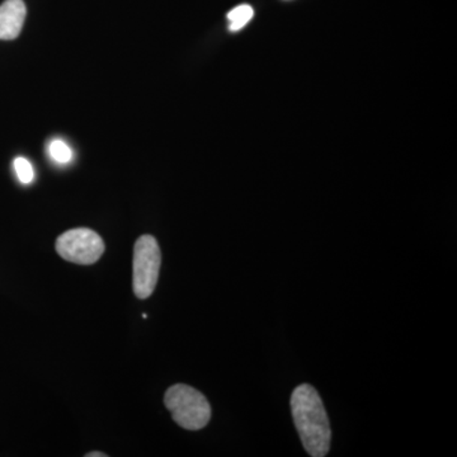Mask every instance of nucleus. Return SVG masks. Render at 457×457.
Listing matches in <instances>:
<instances>
[{"label":"nucleus","mask_w":457,"mask_h":457,"mask_svg":"<svg viewBox=\"0 0 457 457\" xmlns=\"http://www.w3.org/2000/svg\"><path fill=\"white\" fill-rule=\"evenodd\" d=\"M23 0H5L0 5V40H14L20 36L26 20Z\"/></svg>","instance_id":"nucleus-5"},{"label":"nucleus","mask_w":457,"mask_h":457,"mask_svg":"<svg viewBox=\"0 0 457 457\" xmlns=\"http://www.w3.org/2000/svg\"><path fill=\"white\" fill-rule=\"evenodd\" d=\"M254 16L253 8L248 4L237 5L228 13V29L237 32L245 29Z\"/></svg>","instance_id":"nucleus-6"},{"label":"nucleus","mask_w":457,"mask_h":457,"mask_svg":"<svg viewBox=\"0 0 457 457\" xmlns=\"http://www.w3.org/2000/svg\"><path fill=\"white\" fill-rule=\"evenodd\" d=\"M14 170L18 179L23 183V185H29L35 179V170H33L32 164L27 161L23 156H18L13 162Z\"/></svg>","instance_id":"nucleus-8"},{"label":"nucleus","mask_w":457,"mask_h":457,"mask_svg":"<svg viewBox=\"0 0 457 457\" xmlns=\"http://www.w3.org/2000/svg\"><path fill=\"white\" fill-rule=\"evenodd\" d=\"M295 427L303 449L312 457H324L330 450L332 429L320 395L311 384H302L291 395Z\"/></svg>","instance_id":"nucleus-1"},{"label":"nucleus","mask_w":457,"mask_h":457,"mask_svg":"<svg viewBox=\"0 0 457 457\" xmlns=\"http://www.w3.org/2000/svg\"><path fill=\"white\" fill-rule=\"evenodd\" d=\"M56 252L62 260L89 266L104 253V243L92 228H71L57 237Z\"/></svg>","instance_id":"nucleus-4"},{"label":"nucleus","mask_w":457,"mask_h":457,"mask_svg":"<svg viewBox=\"0 0 457 457\" xmlns=\"http://www.w3.org/2000/svg\"><path fill=\"white\" fill-rule=\"evenodd\" d=\"M162 253L154 237L143 236L134 246V293L145 300L154 293L161 270Z\"/></svg>","instance_id":"nucleus-3"},{"label":"nucleus","mask_w":457,"mask_h":457,"mask_svg":"<svg viewBox=\"0 0 457 457\" xmlns=\"http://www.w3.org/2000/svg\"><path fill=\"white\" fill-rule=\"evenodd\" d=\"M87 457H107L106 453H99V451H95V453H87Z\"/></svg>","instance_id":"nucleus-9"},{"label":"nucleus","mask_w":457,"mask_h":457,"mask_svg":"<svg viewBox=\"0 0 457 457\" xmlns=\"http://www.w3.org/2000/svg\"><path fill=\"white\" fill-rule=\"evenodd\" d=\"M49 154L53 161L59 164L71 163L73 159V152L65 141L55 139L51 141L49 145Z\"/></svg>","instance_id":"nucleus-7"},{"label":"nucleus","mask_w":457,"mask_h":457,"mask_svg":"<svg viewBox=\"0 0 457 457\" xmlns=\"http://www.w3.org/2000/svg\"><path fill=\"white\" fill-rule=\"evenodd\" d=\"M164 404L177 425L187 431H200L212 420L209 400L195 387L176 384L167 390Z\"/></svg>","instance_id":"nucleus-2"}]
</instances>
